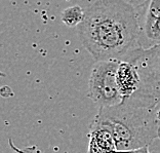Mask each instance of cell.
Instances as JSON below:
<instances>
[{
	"mask_svg": "<svg viewBox=\"0 0 160 153\" xmlns=\"http://www.w3.org/2000/svg\"><path fill=\"white\" fill-rule=\"evenodd\" d=\"M85 12L79 5L69 6L63 10L61 14L62 22L70 28L78 27L83 22Z\"/></svg>",
	"mask_w": 160,
	"mask_h": 153,
	"instance_id": "cell-6",
	"label": "cell"
},
{
	"mask_svg": "<svg viewBox=\"0 0 160 153\" xmlns=\"http://www.w3.org/2000/svg\"><path fill=\"white\" fill-rule=\"evenodd\" d=\"M117 83L123 99L132 97L140 86V77L136 67L129 62L122 61L117 70Z\"/></svg>",
	"mask_w": 160,
	"mask_h": 153,
	"instance_id": "cell-5",
	"label": "cell"
},
{
	"mask_svg": "<svg viewBox=\"0 0 160 153\" xmlns=\"http://www.w3.org/2000/svg\"><path fill=\"white\" fill-rule=\"evenodd\" d=\"M77 32L82 45L97 62H122L142 46L139 13L128 1L92 2L86 8Z\"/></svg>",
	"mask_w": 160,
	"mask_h": 153,
	"instance_id": "cell-1",
	"label": "cell"
},
{
	"mask_svg": "<svg viewBox=\"0 0 160 153\" xmlns=\"http://www.w3.org/2000/svg\"><path fill=\"white\" fill-rule=\"evenodd\" d=\"M157 105L132 94L117 106L99 108L97 119L109 126L117 151L149 146L158 138Z\"/></svg>",
	"mask_w": 160,
	"mask_h": 153,
	"instance_id": "cell-2",
	"label": "cell"
},
{
	"mask_svg": "<svg viewBox=\"0 0 160 153\" xmlns=\"http://www.w3.org/2000/svg\"><path fill=\"white\" fill-rule=\"evenodd\" d=\"M119 61H99L93 65L88 82V97L99 108H109L123 101L117 83Z\"/></svg>",
	"mask_w": 160,
	"mask_h": 153,
	"instance_id": "cell-4",
	"label": "cell"
},
{
	"mask_svg": "<svg viewBox=\"0 0 160 153\" xmlns=\"http://www.w3.org/2000/svg\"><path fill=\"white\" fill-rule=\"evenodd\" d=\"M156 116H157V121H158V139H160V103L156 107Z\"/></svg>",
	"mask_w": 160,
	"mask_h": 153,
	"instance_id": "cell-9",
	"label": "cell"
},
{
	"mask_svg": "<svg viewBox=\"0 0 160 153\" xmlns=\"http://www.w3.org/2000/svg\"><path fill=\"white\" fill-rule=\"evenodd\" d=\"M114 153H150V151H149V146H146V147H142L139 149H134V150L115 151Z\"/></svg>",
	"mask_w": 160,
	"mask_h": 153,
	"instance_id": "cell-8",
	"label": "cell"
},
{
	"mask_svg": "<svg viewBox=\"0 0 160 153\" xmlns=\"http://www.w3.org/2000/svg\"><path fill=\"white\" fill-rule=\"evenodd\" d=\"M144 31L147 38L153 40L159 44L160 43V18L157 19H147L145 18Z\"/></svg>",
	"mask_w": 160,
	"mask_h": 153,
	"instance_id": "cell-7",
	"label": "cell"
},
{
	"mask_svg": "<svg viewBox=\"0 0 160 153\" xmlns=\"http://www.w3.org/2000/svg\"><path fill=\"white\" fill-rule=\"evenodd\" d=\"M136 67L140 86L134 94L141 99L158 105L160 103V43L149 48L139 47L124 60Z\"/></svg>",
	"mask_w": 160,
	"mask_h": 153,
	"instance_id": "cell-3",
	"label": "cell"
}]
</instances>
